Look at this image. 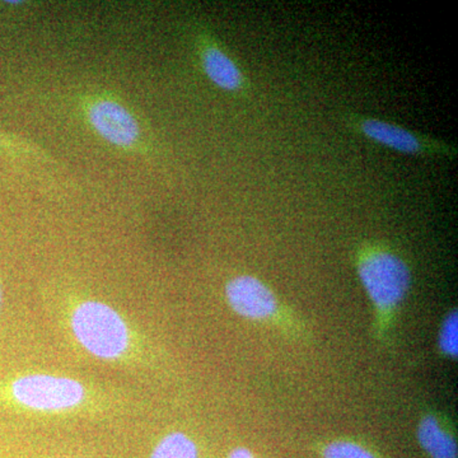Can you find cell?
Wrapping results in <instances>:
<instances>
[{"mask_svg":"<svg viewBox=\"0 0 458 458\" xmlns=\"http://www.w3.org/2000/svg\"><path fill=\"white\" fill-rule=\"evenodd\" d=\"M71 327L77 342L99 360H122L131 351V331L125 319L98 301L78 304L72 312Z\"/></svg>","mask_w":458,"mask_h":458,"instance_id":"1","label":"cell"},{"mask_svg":"<svg viewBox=\"0 0 458 458\" xmlns=\"http://www.w3.org/2000/svg\"><path fill=\"white\" fill-rule=\"evenodd\" d=\"M361 284L379 311H391L408 293L411 274L406 262L378 245L361 247L357 256Z\"/></svg>","mask_w":458,"mask_h":458,"instance_id":"2","label":"cell"},{"mask_svg":"<svg viewBox=\"0 0 458 458\" xmlns=\"http://www.w3.org/2000/svg\"><path fill=\"white\" fill-rule=\"evenodd\" d=\"M12 401L27 410L62 412L82 405L87 391L81 382L68 377L53 375H23L8 386Z\"/></svg>","mask_w":458,"mask_h":458,"instance_id":"3","label":"cell"},{"mask_svg":"<svg viewBox=\"0 0 458 458\" xmlns=\"http://www.w3.org/2000/svg\"><path fill=\"white\" fill-rule=\"evenodd\" d=\"M344 120L348 128L357 134L363 135L366 140L403 155L439 157L447 159H454L457 157L456 146L418 134L397 123L357 114H346Z\"/></svg>","mask_w":458,"mask_h":458,"instance_id":"4","label":"cell"},{"mask_svg":"<svg viewBox=\"0 0 458 458\" xmlns=\"http://www.w3.org/2000/svg\"><path fill=\"white\" fill-rule=\"evenodd\" d=\"M89 119L98 135L117 147H131L140 140L137 119L128 108L110 99L95 102L89 110Z\"/></svg>","mask_w":458,"mask_h":458,"instance_id":"5","label":"cell"},{"mask_svg":"<svg viewBox=\"0 0 458 458\" xmlns=\"http://www.w3.org/2000/svg\"><path fill=\"white\" fill-rule=\"evenodd\" d=\"M225 294L232 309L246 318L264 319L278 310V301L273 291L251 276H241L228 282Z\"/></svg>","mask_w":458,"mask_h":458,"instance_id":"6","label":"cell"},{"mask_svg":"<svg viewBox=\"0 0 458 458\" xmlns=\"http://www.w3.org/2000/svg\"><path fill=\"white\" fill-rule=\"evenodd\" d=\"M200 59L208 80L218 89L232 93H241L249 89V82L240 66L218 45L205 44Z\"/></svg>","mask_w":458,"mask_h":458,"instance_id":"7","label":"cell"},{"mask_svg":"<svg viewBox=\"0 0 458 458\" xmlns=\"http://www.w3.org/2000/svg\"><path fill=\"white\" fill-rule=\"evenodd\" d=\"M421 447L432 458H457V445L454 436L434 415L421 420L418 429Z\"/></svg>","mask_w":458,"mask_h":458,"instance_id":"8","label":"cell"},{"mask_svg":"<svg viewBox=\"0 0 458 458\" xmlns=\"http://www.w3.org/2000/svg\"><path fill=\"white\" fill-rule=\"evenodd\" d=\"M150 458H199L197 445L186 434H168L156 445Z\"/></svg>","mask_w":458,"mask_h":458,"instance_id":"9","label":"cell"},{"mask_svg":"<svg viewBox=\"0 0 458 458\" xmlns=\"http://www.w3.org/2000/svg\"><path fill=\"white\" fill-rule=\"evenodd\" d=\"M325 458H376L372 452L352 442H333L324 450Z\"/></svg>","mask_w":458,"mask_h":458,"instance_id":"10","label":"cell"},{"mask_svg":"<svg viewBox=\"0 0 458 458\" xmlns=\"http://www.w3.org/2000/svg\"><path fill=\"white\" fill-rule=\"evenodd\" d=\"M458 319L457 312H452L445 324H443L441 336H439V346L445 355L452 358L457 357L458 352Z\"/></svg>","mask_w":458,"mask_h":458,"instance_id":"11","label":"cell"},{"mask_svg":"<svg viewBox=\"0 0 458 458\" xmlns=\"http://www.w3.org/2000/svg\"><path fill=\"white\" fill-rule=\"evenodd\" d=\"M229 458H255L254 454H252L251 451L247 450V448L240 447L236 448V450L232 451L231 454H229Z\"/></svg>","mask_w":458,"mask_h":458,"instance_id":"12","label":"cell"},{"mask_svg":"<svg viewBox=\"0 0 458 458\" xmlns=\"http://www.w3.org/2000/svg\"><path fill=\"white\" fill-rule=\"evenodd\" d=\"M0 304H2V289H0Z\"/></svg>","mask_w":458,"mask_h":458,"instance_id":"13","label":"cell"}]
</instances>
